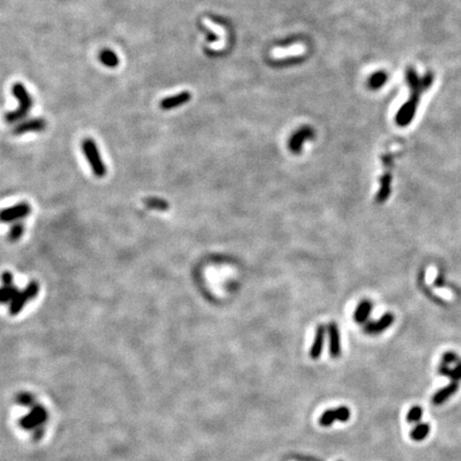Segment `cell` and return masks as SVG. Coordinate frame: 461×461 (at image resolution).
Returning a JSON list of instances; mask_svg holds the SVG:
<instances>
[{
	"label": "cell",
	"instance_id": "cell-1",
	"mask_svg": "<svg viewBox=\"0 0 461 461\" xmlns=\"http://www.w3.org/2000/svg\"><path fill=\"white\" fill-rule=\"evenodd\" d=\"M12 93L14 97L19 100L20 107L6 115V121L8 123H14V122L22 120L24 117L28 115L30 108L32 107V99L23 83H14L12 88Z\"/></svg>",
	"mask_w": 461,
	"mask_h": 461
},
{
	"label": "cell",
	"instance_id": "cell-2",
	"mask_svg": "<svg viewBox=\"0 0 461 461\" xmlns=\"http://www.w3.org/2000/svg\"><path fill=\"white\" fill-rule=\"evenodd\" d=\"M81 149L88 160L93 174L97 177H104L107 174L106 164L101 157L99 147L93 139H84L81 143Z\"/></svg>",
	"mask_w": 461,
	"mask_h": 461
},
{
	"label": "cell",
	"instance_id": "cell-3",
	"mask_svg": "<svg viewBox=\"0 0 461 461\" xmlns=\"http://www.w3.org/2000/svg\"><path fill=\"white\" fill-rule=\"evenodd\" d=\"M439 375L450 379V382H461V358L451 351H447L442 355L439 367Z\"/></svg>",
	"mask_w": 461,
	"mask_h": 461
},
{
	"label": "cell",
	"instance_id": "cell-4",
	"mask_svg": "<svg viewBox=\"0 0 461 461\" xmlns=\"http://www.w3.org/2000/svg\"><path fill=\"white\" fill-rule=\"evenodd\" d=\"M350 409L346 406H341L333 409H328L319 417V425L323 427H329L335 422H348L350 419Z\"/></svg>",
	"mask_w": 461,
	"mask_h": 461
},
{
	"label": "cell",
	"instance_id": "cell-5",
	"mask_svg": "<svg viewBox=\"0 0 461 461\" xmlns=\"http://www.w3.org/2000/svg\"><path fill=\"white\" fill-rule=\"evenodd\" d=\"M31 213V207L28 203L21 202L11 207H7L5 210L0 211V222L9 223L19 221L25 217L29 216Z\"/></svg>",
	"mask_w": 461,
	"mask_h": 461
},
{
	"label": "cell",
	"instance_id": "cell-6",
	"mask_svg": "<svg viewBox=\"0 0 461 461\" xmlns=\"http://www.w3.org/2000/svg\"><path fill=\"white\" fill-rule=\"evenodd\" d=\"M315 137V132L311 126H302L297 132H295L289 140V150L298 155L302 151L303 143L309 140H313Z\"/></svg>",
	"mask_w": 461,
	"mask_h": 461
},
{
	"label": "cell",
	"instance_id": "cell-7",
	"mask_svg": "<svg viewBox=\"0 0 461 461\" xmlns=\"http://www.w3.org/2000/svg\"><path fill=\"white\" fill-rule=\"evenodd\" d=\"M328 333H329V351L332 358L336 359L341 355L342 346H341V335L340 330L336 323H330L328 325Z\"/></svg>",
	"mask_w": 461,
	"mask_h": 461
},
{
	"label": "cell",
	"instance_id": "cell-8",
	"mask_svg": "<svg viewBox=\"0 0 461 461\" xmlns=\"http://www.w3.org/2000/svg\"><path fill=\"white\" fill-rule=\"evenodd\" d=\"M460 388V384L457 382H449V384L442 389L438 390L431 397V403L434 406H441L445 404L449 398L453 397Z\"/></svg>",
	"mask_w": 461,
	"mask_h": 461
},
{
	"label": "cell",
	"instance_id": "cell-9",
	"mask_svg": "<svg viewBox=\"0 0 461 461\" xmlns=\"http://www.w3.org/2000/svg\"><path fill=\"white\" fill-rule=\"evenodd\" d=\"M47 419V412L44 408L42 407H36L33 410L25 417H23V420L21 421V425L24 428L31 429L36 426L42 424L43 422H45Z\"/></svg>",
	"mask_w": 461,
	"mask_h": 461
},
{
	"label": "cell",
	"instance_id": "cell-10",
	"mask_svg": "<svg viewBox=\"0 0 461 461\" xmlns=\"http://www.w3.org/2000/svg\"><path fill=\"white\" fill-rule=\"evenodd\" d=\"M393 321L394 316L392 314H386L377 321H372V323H367L366 325H364L363 330L365 333L370 335L380 334L392 325Z\"/></svg>",
	"mask_w": 461,
	"mask_h": 461
},
{
	"label": "cell",
	"instance_id": "cell-11",
	"mask_svg": "<svg viewBox=\"0 0 461 461\" xmlns=\"http://www.w3.org/2000/svg\"><path fill=\"white\" fill-rule=\"evenodd\" d=\"M46 127V122L44 119H32L29 121L23 122L22 124L17 125L14 130L13 134L16 136L24 135L27 133H38V132H43Z\"/></svg>",
	"mask_w": 461,
	"mask_h": 461
},
{
	"label": "cell",
	"instance_id": "cell-12",
	"mask_svg": "<svg viewBox=\"0 0 461 461\" xmlns=\"http://www.w3.org/2000/svg\"><path fill=\"white\" fill-rule=\"evenodd\" d=\"M325 338H326V327L324 325H319L316 329L314 342H313L311 346V349H310V356L313 360H317L321 355V353H323Z\"/></svg>",
	"mask_w": 461,
	"mask_h": 461
},
{
	"label": "cell",
	"instance_id": "cell-13",
	"mask_svg": "<svg viewBox=\"0 0 461 461\" xmlns=\"http://www.w3.org/2000/svg\"><path fill=\"white\" fill-rule=\"evenodd\" d=\"M190 99H191L190 92L184 91V92L177 93L176 95H173V97L163 99L160 102L159 106L163 110H170V109H174V108H177L179 106L185 105L186 103L190 101Z\"/></svg>",
	"mask_w": 461,
	"mask_h": 461
},
{
	"label": "cell",
	"instance_id": "cell-14",
	"mask_svg": "<svg viewBox=\"0 0 461 461\" xmlns=\"http://www.w3.org/2000/svg\"><path fill=\"white\" fill-rule=\"evenodd\" d=\"M30 301V298L28 297V295L26 294L24 291L20 292L19 295L10 302V308H9V313L12 316L20 314L24 307Z\"/></svg>",
	"mask_w": 461,
	"mask_h": 461
},
{
	"label": "cell",
	"instance_id": "cell-15",
	"mask_svg": "<svg viewBox=\"0 0 461 461\" xmlns=\"http://www.w3.org/2000/svg\"><path fill=\"white\" fill-rule=\"evenodd\" d=\"M372 309H373V304H372L371 301L363 300L362 302H360V304L358 306V308H356V310L354 312V315H353L355 323L364 324L365 321L368 319L370 314L372 312Z\"/></svg>",
	"mask_w": 461,
	"mask_h": 461
},
{
	"label": "cell",
	"instance_id": "cell-16",
	"mask_svg": "<svg viewBox=\"0 0 461 461\" xmlns=\"http://www.w3.org/2000/svg\"><path fill=\"white\" fill-rule=\"evenodd\" d=\"M430 433V425L428 423H417L412 428L410 432L411 440L415 442L424 441L426 438L429 436Z\"/></svg>",
	"mask_w": 461,
	"mask_h": 461
},
{
	"label": "cell",
	"instance_id": "cell-17",
	"mask_svg": "<svg viewBox=\"0 0 461 461\" xmlns=\"http://www.w3.org/2000/svg\"><path fill=\"white\" fill-rule=\"evenodd\" d=\"M99 58H100V61L104 65L107 66V67H110V68L117 67L119 65V63H120V60H119V57L117 56V54L115 53L114 50L108 49V48L103 49L100 53Z\"/></svg>",
	"mask_w": 461,
	"mask_h": 461
},
{
	"label": "cell",
	"instance_id": "cell-18",
	"mask_svg": "<svg viewBox=\"0 0 461 461\" xmlns=\"http://www.w3.org/2000/svg\"><path fill=\"white\" fill-rule=\"evenodd\" d=\"M143 203L147 208H150V210H154V211L164 212V211H168L170 208V205L166 200L159 199V198H146L143 200Z\"/></svg>",
	"mask_w": 461,
	"mask_h": 461
},
{
	"label": "cell",
	"instance_id": "cell-19",
	"mask_svg": "<svg viewBox=\"0 0 461 461\" xmlns=\"http://www.w3.org/2000/svg\"><path fill=\"white\" fill-rule=\"evenodd\" d=\"M20 290L16 286H3L0 288V303L5 304L11 302L17 295H19Z\"/></svg>",
	"mask_w": 461,
	"mask_h": 461
},
{
	"label": "cell",
	"instance_id": "cell-20",
	"mask_svg": "<svg viewBox=\"0 0 461 461\" xmlns=\"http://www.w3.org/2000/svg\"><path fill=\"white\" fill-rule=\"evenodd\" d=\"M25 232V225L22 222H15L8 233V240L10 242L19 241Z\"/></svg>",
	"mask_w": 461,
	"mask_h": 461
},
{
	"label": "cell",
	"instance_id": "cell-21",
	"mask_svg": "<svg viewBox=\"0 0 461 461\" xmlns=\"http://www.w3.org/2000/svg\"><path fill=\"white\" fill-rule=\"evenodd\" d=\"M423 417V409L420 406H413L407 413V422L410 424L420 423Z\"/></svg>",
	"mask_w": 461,
	"mask_h": 461
},
{
	"label": "cell",
	"instance_id": "cell-22",
	"mask_svg": "<svg viewBox=\"0 0 461 461\" xmlns=\"http://www.w3.org/2000/svg\"><path fill=\"white\" fill-rule=\"evenodd\" d=\"M390 177L388 175L384 176L382 177V180H381V189L379 191V194L377 196V201L378 202H382V201H385V200L388 198V195L390 193Z\"/></svg>",
	"mask_w": 461,
	"mask_h": 461
},
{
	"label": "cell",
	"instance_id": "cell-23",
	"mask_svg": "<svg viewBox=\"0 0 461 461\" xmlns=\"http://www.w3.org/2000/svg\"><path fill=\"white\" fill-rule=\"evenodd\" d=\"M39 291H40V285L37 281H31L27 286H26L24 292L28 295V297L30 298V300H32L33 298H36L38 294H39Z\"/></svg>",
	"mask_w": 461,
	"mask_h": 461
},
{
	"label": "cell",
	"instance_id": "cell-24",
	"mask_svg": "<svg viewBox=\"0 0 461 461\" xmlns=\"http://www.w3.org/2000/svg\"><path fill=\"white\" fill-rule=\"evenodd\" d=\"M385 80H386V76L384 74L378 73V74L373 75V77L370 80V84L372 88H378V86H380L382 83L385 82Z\"/></svg>",
	"mask_w": 461,
	"mask_h": 461
},
{
	"label": "cell",
	"instance_id": "cell-25",
	"mask_svg": "<svg viewBox=\"0 0 461 461\" xmlns=\"http://www.w3.org/2000/svg\"><path fill=\"white\" fill-rule=\"evenodd\" d=\"M17 402H19V404H21V405L29 406L32 403V396L30 394H28V393L20 394L19 397H17Z\"/></svg>",
	"mask_w": 461,
	"mask_h": 461
},
{
	"label": "cell",
	"instance_id": "cell-26",
	"mask_svg": "<svg viewBox=\"0 0 461 461\" xmlns=\"http://www.w3.org/2000/svg\"><path fill=\"white\" fill-rule=\"evenodd\" d=\"M2 281L4 283V286H12L13 285V274L10 271L3 272Z\"/></svg>",
	"mask_w": 461,
	"mask_h": 461
},
{
	"label": "cell",
	"instance_id": "cell-27",
	"mask_svg": "<svg viewBox=\"0 0 461 461\" xmlns=\"http://www.w3.org/2000/svg\"><path fill=\"white\" fill-rule=\"evenodd\" d=\"M296 459H297L298 461H321L317 458H314V457H308V456H297L296 457Z\"/></svg>",
	"mask_w": 461,
	"mask_h": 461
},
{
	"label": "cell",
	"instance_id": "cell-28",
	"mask_svg": "<svg viewBox=\"0 0 461 461\" xmlns=\"http://www.w3.org/2000/svg\"><path fill=\"white\" fill-rule=\"evenodd\" d=\"M340 461H342V460H340Z\"/></svg>",
	"mask_w": 461,
	"mask_h": 461
}]
</instances>
